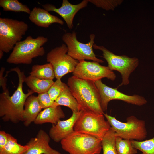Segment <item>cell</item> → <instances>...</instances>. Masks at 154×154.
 <instances>
[{"label": "cell", "mask_w": 154, "mask_h": 154, "mask_svg": "<svg viewBox=\"0 0 154 154\" xmlns=\"http://www.w3.org/2000/svg\"><path fill=\"white\" fill-rule=\"evenodd\" d=\"M10 71H14L17 74L19 83L17 89L10 96L9 90L0 94V117L5 122L10 121L16 124L23 121L24 104L27 98L35 93L29 90L25 93L23 90V84L26 76L18 67L11 69Z\"/></svg>", "instance_id": "obj_1"}, {"label": "cell", "mask_w": 154, "mask_h": 154, "mask_svg": "<svg viewBox=\"0 0 154 154\" xmlns=\"http://www.w3.org/2000/svg\"><path fill=\"white\" fill-rule=\"evenodd\" d=\"M67 85L80 106L81 110L104 114L100 94L95 82L73 75L68 78Z\"/></svg>", "instance_id": "obj_2"}, {"label": "cell", "mask_w": 154, "mask_h": 154, "mask_svg": "<svg viewBox=\"0 0 154 154\" xmlns=\"http://www.w3.org/2000/svg\"><path fill=\"white\" fill-rule=\"evenodd\" d=\"M48 41L47 38L43 36L35 38L30 35L28 36L15 44L7 62L15 64H31L33 58L44 55L45 50L43 46Z\"/></svg>", "instance_id": "obj_3"}, {"label": "cell", "mask_w": 154, "mask_h": 154, "mask_svg": "<svg viewBox=\"0 0 154 154\" xmlns=\"http://www.w3.org/2000/svg\"><path fill=\"white\" fill-rule=\"evenodd\" d=\"M62 148L69 154H100L102 139L74 131L60 141Z\"/></svg>", "instance_id": "obj_4"}, {"label": "cell", "mask_w": 154, "mask_h": 154, "mask_svg": "<svg viewBox=\"0 0 154 154\" xmlns=\"http://www.w3.org/2000/svg\"><path fill=\"white\" fill-rule=\"evenodd\" d=\"M104 115L115 132L116 136L138 141H143L147 137V132L144 120L131 116L127 118L126 122H123L106 113H104Z\"/></svg>", "instance_id": "obj_5"}, {"label": "cell", "mask_w": 154, "mask_h": 154, "mask_svg": "<svg viewBox=\"0 0 154 154\" xmlns=\"http://www.w3.org/2000/svg\"><path fill=\"white\" fill-rule=\"evenodd\" d=\"M74 127V131L88 134L102 139L111 127L104 114L81 110Z\"/></svg>", "instance_id": "obj_6"}, {"label": "cell", "mask_w": 154, "mask_h": 154, "mask_svg": "<svg viewBox=\"0 0 154 154\" xmlns=\"http://www.w3.org/2000/svg\"><path fill=\"white\" fill-rule=\"evenodd\" d=\"M28 28L24 21L0 18V50L8 53L21 41Z\"/></svg>", "instance_id": "obj_7"}, {"label": "cell", "mask_w": 154, "mask_h": 154, "mask_svg": "<svg viewBox=\"0 0 154 154\" xmlns=\"http://www.w3.org/2000/svg\"><path fill=\"white\" fill-rule=\"evenodd\" d=\"M93 47L102 52L103 57L107 62L108 66L111 70L117 71L121 74L122 82L118 87L128 84L131 74L139 64V59L136 57H129L125 55H116L103 46H97L95 44Z\"/></svg>", "instance_id": "obj_8"}, {"label": "cell", "mask_w": 154, "mask_h": 154, "mask_svg": "<svg viewBox=\"0 0 154 154\" xmlns=\"http://www.w3.org/2000/svg\"><path fill=\"white\" fill-rule=\"evenodd\" d=\"M95 37L94 34H91L90 41L87 43H83L78 40L76 33L73 32L64 34L62 40L67 47V54L74 59L78 62L87 60L103 63L104 61L97 58L93 50Z\"/></svg>", "instance_id": "obj_9"}, {"label": "cell", "mask_w": 154, "mask_h": 154, "mask_svg": "<svg viewBox=\"0 0 154 154\" xmlns=\"http://www.w3.org/2000/svg\"><path fill=\"white\" fill-rule=\"evenodd\" d=\"M68 51L66 45L63 44L52 49L46 55L47 61L52 65L56 79L73 72L79 62L69 55Z\"/></svg>", "instance_id": "obj_10"}, {"label": "cell", "mask_w": 154, "mask_h": 154, "mask_svg": "<svg viewBox=\"0 0 154 154\" xmlns=\"http://www.w3.org/2000/svg\"><path fill=\"white\" fill-rule=\"evenodd\" d=\"M72 73L73 76L78 78L94 82L104 78L114 81L116 77L108 66H102L96 62L85 60L79 61Z\"/></svg>", "instance_id": "obj_11"}, {"label": "cell", "mask_w": 154, "mask_h": 154, "mask_svg": "<svg viewBox=\"0 0 154 154\" xmlns=\"http://www.w3.org/2000/svg\"><path fill=\"white\" fill-rule=\"evenodd\" d=\"M100 97L101 106L103 112L106 110L108 103L112 100H119L138 106L143 105L147 101L143 97L135 94L129 95L118 91L117 88H113L104 84L101 80L95 82Z\"/></svg>", "instance_id": "obj_12"}, {"label": "cell", "mask_w": 154, "mask_h": 154, "mask_svg": "<svg viewBox=\"0 0 154 154\" xmlns=\"http://www.w3.org/2000/svg\"><path fill=\"white\" fill-rule=\"evenodd\" d=\"M88 0H84L77 5H73L67 0H63L60 7L57 8L50 4L42 5L44 9L48 11L54 12L60 16L66 22L69 29L73 27V20L77 13L81 9L87 6Z\"/></svg>", "instance_id": "obj_13"}, {"label": "cell", "mask_w": 154, "mask_h": 154, "mask_svg": "<svg viewBox=\"0 0 154 154\" xmlns=\"http://www.w3.org/2000/svg\"><path fill=\"white\" fill-rule=\"evenodd\" d=\"M50 137L44 130L40 129L36 136L27 143L28 149L24 154H61L49 145Z\"/></svg>", "instance_id": "obj_14"}, {"label": "cell", "mask_w": 154, "mask_h": 154, "mask_svg": "<svg viewBox=\"0 0 154 154\" xmlns=\"http://www.w3.org/2000/svg\"><path fill=\"white\" fill-rule=\"evenodd\" d=\"M81 112V110L77 112H72L69 119L60 120L55 124L53 125L49 131L50 138L54 142H59L73 132L74 124Z\"/></svg>", "instance_id": "obj_15"}, {"label": "cell", "mask_w": 154, "mask_h": 154, "mask_svg": "<svg viewBox=\"0 0 154 154\" xmlns=\"http://www.w3.org/2000/svg\"><path fill=\"white\" fill-rule=\"evenodd\" d=\"M30 21L38 27H48L53 23L63 25L64 22L57 17L51 14L44 9L35 7L29 14Z\"/></svg>", "instance_id": "obj_16"}, {"label": "cell", "mask_w": 154, "mask_h": 154, "mask_svg": "<svg viewBox=\"0 0 154 154\" xmlns=\"http://www.w3.org/2000/svg\"><path fill=\"white\" fill-rule=\"evenodd\" d=\"M42 109L37 96L31 95L26 100L23 113V122L26 127L34 122Z\"/></svg>", "instance_id": "obj_17"}, {"label": "cell", "mask_w": 154, "mask_h": 154, "mask_svg": "<svg viewBox=\"0 0 154 154\" xmlns=\"http://www.w3.org/2000/svg\"><path fill=\"white\" fill-rule=\"evenodd\" d=\"M65 117V114L60 106L50 107L41 111L34 123L36 125H42L46 123L54 125L61 119Z\"/></svg>", "instance_id": "obj_18"}, {"label": "cell", "mask_w": 154, "mask_h": 154, "mask_svg": "<svg viewBox=\"0 0 154 154\" xmlns=\"http://www.w3.org/2000/svg\"><path fill=\"white\" fill-rule=\"evenodd\" d=\"M60 106L69 108L72 112H78L81 110L80 106L66 84L54 101V107Z\"/></svg>", "instance_id": "obj_19"}, {"label": "cell", "mask_w": 154, "mask_h": 154, "mask_svg": "<svg viewBox=\"0 0 154 154\" xmlns=\"http://www.w3.org/2000/svg\"><path fill=\"white\" fill-rule=\"evenodd\" d=\"M25 82L31 90L38 94L47 92L54 82L53 80L40 79L30 75L26 78Z\"/></svg>", "instance_id": "obj_20"}, {"label": "cell", "mask_w": 154, "mask_h": 154, "mask_svg": "<svg viewBox=\"0 0 154 154\" xmlns=\"http://www.w3.org/2000/svg\"><path fill=\"white\" fill-rule=\"evenodd\" d=\"M30 75L41 79L53 80L55 77L53 67L50 63L33 66Z\"/></svg>", "instance_id": "obj_21"}, {"label": "cell", "mask_w": 154, "mask_h": 154, "mask_svg": "<svg viewBox=\"0 0 154 154\" xmlns=\"http://www.w3.org/2000/svg\"><path fill=\"white\" fill-rule=\"evenodd\" d=\"M28 149L27 145L19 144L17 140L8 133L7 142L0 154H24Z\"/></svg>", "instance_id": "obj_22"}, {"label": "cell", "mask_w": 154, "mask_h": 154, "mask_svg": "<svg viewBox=\"0 0 154 154\" xmlns=\"http://www.w3.org/2000/svg\"><path fill=\"white\" fill-rule=\"evenodd\" d=\"M115 132L110 127L102 139L103 154H118L116 146Z\"/></svg>", "instance_id": "obj_23"}, {"label": "cell", "mask_w": 154, "mask_h": 154, "mask_svg": "<svg viewBox=\"0 0 154 154\" xmlns=\"http://www.w3.org/2000/svg\"><path fill=\"white\" fill-rule=\"evenodd\" d=\"M0 6L5 11L24 12L29 14L31 11L27 5L18 0H0Z\"/></svg>", "instance_id": "obj_24"}, {"label": "cell", "mask_w": 154, "mask_h": 154, "mask_svg": "<svg viewBox=\"0 0 154 154\" xmlns=\"http://www.w3.org/2000/svg\"><path fill=\"white\" fill-rule=\"evenodd\" d=\"M116 146L118 154H136L137 149L132 146L130 140L116 136Z\"/></svg>", "instance_id": "obj_25"}, {"label": "cell", "mask_w": 154, "mask_h": 154, "mask_svg": "<svg viewBox=\"0 0 154 154\" xmlns=\"http://www.w3.org/2000/svg\"><path fill=\"white\" fill-rule=\"evenodd\" d=\"M132 146L143 154H154V137L142 141L131 140Z\"/></svg>", "instance_id": "obj_26"}, {"label": "cell", "mask_w": 154, "mask_h": 154, "mask_svg": "<svg viewBox=\"0 0 154 154\" xmlns=\"http://www.w3.org/2000/svg\"><path fill=\"white\" fill-rule=\"evenodd\" d=\"M96 7L106 11L114 10L123 2L122 0H88Z\"/></svg>", "instance_id": "obj_27"}, {"label": "cell", "mask_w": 154, "mask_h": 154, "mask_svg": "<svg viewBox=\"0 0 154 154\" xmlns=\"http://www.w3.org/2000/svg\"><path fill=\"white\" fill-rule=\"evenodd\" d=\"M66 84L61 79H57L47 91L51 99L54 101L60 94Z\"/></svg>", "instance_id": "obj_28"}, {"label": "cell", "mask_w": 154, "mask_h": 154, "mask_svg": "<svg viewBox=\"0 0 154 154\" xmlns=\"http://www.w3.org/2000/svg\"><path fill=\"white\" fill-rule=\"evenodd\" d=\"M37 96L42 109L54 107V101L51 99L47 92L38 94Z\"/></svg>", "instance_id": "obj_29"}, {"label": "cell", "mask_w": 154, "mask_h": 154, "mask_svg": "<svg viewBox=\"0 0 154 154\" xmlns=\"http://www.w3.org/2000/svg\"><path fill=\"white\" fill-rule=\"evenodd\" d=\"M5 70V68L3 67L1 68L0 71V85L2 87L3 92H5L8 90V89L7 88V78L6 77L9 71L6 72V74L3 76V74Z\"/></svg>", "instance_id": "obj_30"}, {"label": "cell", "mask_w": 154, "mask_h": 154, "mask_svg": "<svg viewBox=\"0 0 154 154\" xmlns=\"http://www.w3.org/2000/svg\"><path fill=\"white\" fill-rule=\"evenodd\" d=\"M4 52L1 50H0V59H1L3 55Z\"/></svg>", "instance_id": "obj_31"}, {"label": "cell", "mask_w": 154, "mask_h": 154, "mask_svg": "<svg viewBox=\"0 0 154 154\" xmlns=\"http://www.w3.org/2000/svg\"><path fill=\"white\" fill-rule=\"evenodd\" d=\"M141 154H143V153H141Z\"/></svg>", "instance_id": "obj_32"}]
</instances>
